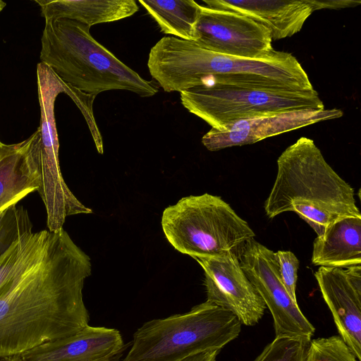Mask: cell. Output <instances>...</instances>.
Returning <instances> with one entry per match:
<instances>
[{
	"label": "cell",
	"instance_id": "obj_24",
	"mask_svg": "<svg viewBox=\"0 0 361 361\" xmlns=\"http://www.w3.org/2000/svg\"><path fill=\"white\" fill-rule=\"evenodd\" d=\"M279 264L281 281L293 301L297 302L295 295L299 260L290 251L279 250L275 252Z\"/></svg>",
	"mask_w": 361,
	"mask_h": 361
},
{
	"label": "cell",
	"instance_id": "obj_16",
	"mask_svg": "<svg viewBox=\"0 0 361 361\" xmlns=\"http://www.w3.org/2000/svg\"><path fill=\"white\" fill-rule=\"evenodd\" d=\"M312 262L325 267L361 265V216L335 221L313 243Z\"/></svg>",
	"mask_w": 361,
	"mask_h": 361
},
{
	"label": "cell",
	"instance_id": "obj_1",
	"mask_svg": "<svg viewBox=\"0 0 361 361\" xmlns=\"http://www.w3.org/2000/svg\"><path fill=\"white\" fill-rule=\"evenodd\" d=\"M91 262L63 228L0 288V357L19 355L89 325L82 289Z\"/></svg>",
	"mask_w": 361,
	"mask_h": 361
},
{
	"label": "cell",
	"instance_id": "obj_5",
	"mask_svg": "<svg viewBox=\"0 0 361 361\" xmlns=\"http://www.w3.org/2000/svg\"><path fill=\"white\" fill-rule=\"evenodd\" d=\"M241 324L231 312L206 300L188 312L144 323L123 361H183L220 351L238 336Z\"/></svg>",
	"mask_w": 361,
	"mask_h": 361
},
{
	"label": "cell",
	"instance_id": "obj_13",
	"mask_svg": "<svg viewBox=\"0 0 361 361\" xmlns=\"http://www.w3.org/2000/svg\"><path fill=\"white\" fill-rule=\"evenodd\" d=\"M314 276L340 336L361 361V265L320 267Z\"/></svg>",
	"mask_w": 361,
	"mask_h": 361
},
{
	"label": "cell",
	"instance_id": "obj_27",
	"mask_svg": "<svg viewBox=\"0 0 361 361\" xmlns=\"http://www.w3.org/2000/svg\"><path fill=\"white\" fill-rule=\"evenodd\" d=\"M0 361H24L19 355H13L10 357H0ZM97 361H119L117 355L99 360Z\"/></svg>",
	"mask_w": 361,
	"mask_h": 361
},
{
	"label": "cell",
	"instance_id": "obj_18",
	"mask_svg": "<svg viewBox=\"0 0 361 361\" xmlns=\"http://www.w3.org/2000/svg\"><path fill=\"white\" fill-rule=\"evenodd\" d=\"M45 20L63 18L91 27L117 21L135 14V0H35Z\"/></svg>",
	"mask_w": 361,
	"mask_h": 361
},
{
	"label": "cell",
	"instance_id": "obj_6",
	"mask_svg": "<svg viewBox=\"0 0 361 361\" xmlns=\"http://www.w3.org/2000/svg\"><path fill=\"white\" fill-rule=\"evenodd\" d=\"M161 227L177 251L194 259L227 252L240 259L245 245L255 236L227 202L208 193L183 197L166 207Z\"/></svg>",
	"mask_w": 361,
	"mask_h": 361
},
{
	"label": "cell",
	"instance_id": "obj_7",
	"mask_svg": "<svg viewBox=\"0 0 361 361\" xmlns=\"http://www.w3.org/2000/svg\"><path fill=\"white\" fill-rule=\"evenodd\" d=\"M37 77L40 123L28 138L27 153L37 169L39 186L37 191L46 208L47 227L55 232L63 228L66 217L92 211L70 190L60 169L54 104L57 96L64 93L63 81L42 63L37 64Z\"/></svg>",
	"mask_w": 361,
	"mask_h": 361
},
{
	"label": "cell",
	"instance_id": "obj_3",
	"mask_svg": "<svg viewBox=\"0 0 361 361\" xmlns=\"http://www.w3.org/2000/svg\"><path fill=\"white\" fill-rule=\"evenodd\" d=\"M277 166L264 203L268 217L293 212L320 236L339 219L361 216L353 188L330 166L312 139L302 137L288 147Z\"/></svg>",
	"mask_w": 361,
	"mask_h": 361
},
{
	"label": "cell",
	"instance_id": "obj_4",
	"mask_svg": "<svg viewBox=\"0 0 361 361\" xmlns=\"http://www.w3.org/2000/svg\"><path fill=\"white\" fill-rule=\"evenodd\" d=\"M90 27L68 19L45 20L40 61L63 82L90 95L127 90L140 97L156 94L159 85L120 61L90 34Z\"/></svg>",
	"mask_w": 361,
	"mask_h": 361
},
{
	"label": "cell",
	"instance_id": "obj_17",
	"mask_svg": "<svg viewBox=\"0 0 361 361\" xmlns=\"http://www.w3.org/2000/svg\"><path fill=\"white\" fill-rule=\"evenodd\" d=\"M29 140L0 147V212L39 186L37 167L27 153Z\"/></svg>",
	"mask_w": 361,
	"mask_h": 361
},
{
	"label": "cell",
	"instance_id": "obj_22",
	"mask_svg": "<svg viewBox=\"0 0 361 361\" xmlns=\"http://www.w3.org/2000/svg\"><path fill=\"white\" fill-rule=\"evenodd\" d=\"M311 338L278 336L254 361H306Z\"/></svg>",
	"mask_w": 361,
	"mask_h": 361
},
{
	"label": "cell",
	"instance_id": "obj_28",
	"mask_svg": "<svg viewBox=\"0 0 361 361\" xmlns=\"http://www.w3.org/2000/svg\"><path fill=\"white\" fill-rule=\"evenodd\" d=\"M6 6V3L3 1L0 0V12L4 9V8Z\"/></svg>",
	"mask_w": 361,
	"mask_h": 361
},
{
	"label": "cell",
	"instance_id": "obj_26",
	"mask_svg": "<svg viewBox=\"0 0 361 361\" xmlns=\"http://www.w3.org/2000/svg\"><path fill=\"white\" fill-rule=\"evenodd\" d=\"M219 352V350L208 351L191 356L183 361H216Z\"/></svg>",
	"mask_w": 361,
	"mask_h": 361
},
{
	"label": "cell",
	"instance_id": "obj_21",
	"mask_svg": "<svg viewBox=\"0 0 361 361\" xmlns=\"http://www.w3.org/2000/svg\"><path fill=\"white\" fill-rule=\"evenodd\" d=\"M27 211L13 204L0 212V257L23 235L32 232Z\"/></svg>",
	"mask_w": 361,
	"mask_h": 361
},
{
	"label": "cell",
	"instance_id": "obj_29",
	"mask_svg": "<svg viewBox=\"0 0 361 361\" xmlns=\"http://www.w3.org/2000/svg\"><path fill=\"white\" fill-rule=\"evenodd\" d=\"M2 144H3V143H1V142H0V147L1 146V145H2Z\"/></svg>",
	"mask_w": 361,
	"mask_h": 361
},
{
	"label": "cell",
	"instance_id": "obj_12",
	"mask_svg": "<svg viewBox=\"0 0 361 361\" xmlns=\"http://www.w3.org/2000/svg\"><path fill=\"white\" fill-rule=\"evenodd\" d=\"M343 112L337 109H303L280 112L234 121L217 130L212 128L202 138L209 151L250 145L265 138L297 130L320 121L338 118Z\"/></svg>",
	"mask_w": 361,
	"mask_h": 361
},
{
	"label": "cell",
	"instance_id": "obj_23",
	"mask_svg": "<svg viewBox=\"0 0 361 361\" xmlns=\"http://www.w3.org/2000/svg\"><path fill=\"white\" fill-rule=\"evenodd\" d=\"M306 361H359L340 336L311 340Z\"/></svg>",
	"mask_w": 361,
	"mask_h": 361
},
{
	"label": "cell",
	"instance_id": "obj_2",
	"mask_svg": "<svg viewBox=\"0 0 361 361\" xmlns=\"http://www.w3.org/2000/svg\"><path fill=\"white\" fill-rule=\"evenodd\" d=\"M147 66L153 80L166 92L214 84L276 91L314 89L290 53L274 50L261 59L235 57L173 36L162 37L152 47Z\"/></svg>",
	"mask_w": 361,
	"mask_h": 361
},
{
	"label": "cell",
	"instance_id": "obj_11",
	"mask_svg": "<svg viewBox=\"0 0 361 361\" xmlns=\"http://www.w3.org/2000/svg\"><path fill=\"white\" fill-rule=\"evenodd\" d=\"M204 272L207 301L234 314L241 324H257L267 306L231 252L195 259Z\"/></svg>",
	"mask_w": 361,
	"mask_h": 361
},
{
	"label": "cell",
	"instance_id": "obj_9",
	"mask_svg": "<svg viewBox=\"0 0 361 361\" xmlns=\"http://www.w3.org/2000/svg\"><path fill=\"white\" fill-rule=\"evenodd\" d=\"M239 261L243 271L272 315L276 336L312 338L315 328L286 291L275 252L252 239L245 245Z\"/></svg>",
	"mask_w": 361,
	"mask_h": 361
},
{
	"label": "cell",
	"instance_id": "obj_15",
	"mask_svg": "<svg viewBox=\"0 0 361 361\" xmlns=\"http://www.w3.org/2000/svg\"><path fill=\"white\" fill-rule=\"evenodd\" d=\"M207 7L245 16L264 25L272 40L300 32L313 13L307 0H204Z\"/></svg>",
	"mask_w": 361,
	"mask_h": 361
},
{
	"label": "cell",
	"instance_id": "obj_10",
	"mask_svg": "<svg viewBox=\"0 0 361 361\" xmlns=\"http://www.w3.org/2000/svg\"><path fill=\"white\" fill-rule=\"evenodd\" d=\"M194 42L216 53L261 59L274 51L270 32L264 25L233 11L201 6Z\"/></svg>",
	"mask_w": 361,
	"mask_h": 361
},
{
	"label": "cell",
	"instance_id": "obj_20",
	"mask_svg": "<svg viewBox=\"0 0 361 361\" xmlns=\"http://www.w3.org/2000/svg\"><path fill=\"white\" fill-rule=\"evenodd\" d=\"M49 231L31 232L21 237L0 257V288L44 248Z\"/></svg>",
	"mask_w": 361,
	"mask_h": 361
},
{
	"label": "cell",
	"instance_id": "obj_25",
	"mask_svg": "<svg viewBox=\"0 0 361 361\" xmlns=\"http://www.w3.org/2000/svg\"><path fill=\"white\" fill-rule=\"evenodd\" d=\"M313 12L323 8L340 9L354 7L361 4L360 1L355 0H307Z\"/></svg>",
	"mask_w": 361,
	"mask_h": 361
},
{
	"label": "cell",
	"instance_id": "obj_19",
	"mask_svg": "<svg viewBox=\"0 0 361 361\" xmlns=\"http://www.w3.org/2000/svg\"><path fill=\"white\" fill-rule=\"evenodd\" d=\"M161 31L194 42L201 5L193 0H139Z\"/></svg>",
	"mask_w": 361,
	"mask_h": 361
},
{
	"label": "cell",
	"instance_id": "obj_14",
	"mask_svg": "<svg viewBox=\"0 0 361 361\" xmlns=\"http://www.w3.org/2000/svg\"><path fill=\"white\" fill-rule=\"evenodd\" d=\"M123 347L117 329L88 325L75 334L42 344L19 356L24 361H97L117 355Z\"/></svg>",
	"mask_w": 361,
	"mask_h": 361
},
{
	"label": "cell",
	"instance_id": "obj_8",
	"mask_svg": "<svg viewBox=\"0 0 361 361\" xmlns=\"http://www.w3.org/2000/svg\"><path fill=\"white\" fill-rule=\"evenodd\" d=\"M180 101L190 113L217 130L252 117L293 110L324 109L314 89L276 91L214 84L181 92Z\"/></svg>",
	"mask_w": 361,
	"mask_h": 361
}]
</instances>
